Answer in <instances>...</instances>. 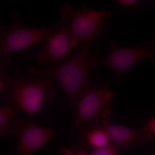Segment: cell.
Listing matches in <instances>:
<instances>
[{
    "label": "cell",
    "instance_id": "cell-1",
    "mask_svg": "<svg viewBox=\"0 0 155 155\" xmlns=\"http://www.w3.org/2000/svg\"><path fill=\"white\" fill-rule=\"evenodd\" d=\"M90 48L87 46L80 49L67 61L53 67L44 69L30 67L26 71L29 75L46 76L58 82L68 97L72 115L78 100L92 85L89 79L90 71L97 68L100 58L90 57Z\"/></svg>",
    "mask_w": 155,
    "mask_h": 155
},
{
    "label": "cell",
    "instance_id": "cell-2",
    "mask_svg": "<svg viewBox=\"0 0 155 155\" xmlns=\"http://www.w3.org/2000/svg\"><path fill=\"white\" fill-rule=\"evenodd\" d=\"M52 78L23 73L14 67L11 84L1 97L2 104L18 107L30 116L41 113L43 106L52 101L55 94Z\"/></svg>",
    "mask_w": 155,
    "mask_h": 155
},
{
    "label": "cell",
    "instance_id": "cell-3",
    "mask_svg": "<svg viewBox=\"0 0 155 155\" xmlns=\"http://www.w3.org/2000/svg\"><path fill=\"white\" fill-rule=\"evenodd\" d=\"M59 13L63 26L70 31L80 49L91 46L100 38L112 16L110 11H97L84 5L74 8L68 2L60 5Z\"/></svg>",
    "mask_w": 155,
    "mask_h": 155
},
{
    "label": "cell",
    "instance_id": "cell-4",
    "mask_svg": "<svg viewBox=\"0 0 155 155\" xmlns=\"http://www.w3.org/2000/svg\"><path fill=\"white\" fill-rule=\"evenodd\" d=\"M110 87L108 83L92 84L79 98L72 115L71 131L91 124L108 123L114 97Z\"/></svg>",
    "mask_w": 155,
    "mask_h": 155
},
{
    "label": "cell",
    "instance_id": "cell-5",
    "mask_svg": "<svg viewBox=\"0 0 155 155\" xmlns=\"http://www.w3.org/2000/svg\"><path fill=\"white\" fill-rule=\"evenodd\" d=\"M11 23L0 26V56H8L46 41L63 25L60 19L54 25L41 27H28L22 24L19 13H10Z\"/></svg>",
    "mask_w": 155,
    "mask_h": 155
},
{
    "label": "cell",
    "instance_id": "cell-6",
    "mask_svg": "<svg viewBox=\"0 0 155 155\" xmlns=\"http://www.w3.org/2000/svg\"><path fill=\"white\" fill-rule=\"evenodd\" d=\"M148 58L155 64V35L149 41L133 46L122 47L113 43L109 47L107 56L97 64V68L107 66L114 69L116 78L121 79L130 67L143 58Z\"/></svg>",
    "mask_w": 155,
    "mask_h": 155
},
{
    "label": "cell",
    "instance_id": "cell-7",
    "mask_svg": "<svg viewBox=\"0 0 155 155\" xmlns=\"http://www.w3.org/2000/svg\"><path fill=\"white\" fill-rule=\"evenodd\" d=\"M77 41L68 28L62 25L48 38L36 53V61L42 65L57 64L77 47Z\"/></svg>",
    "mask_w": 155,
    "mask_h": 155
},
{
    "label": "cell",
    "instance_id": "cell-8",
    "mask_svg": "<svg viewBox=\"0 0 155 155\" xmlns=\"http://www.w3.org/2000/svg\"><path fill=\"white\" fill-rule=\"evenodd\" d=\"M52 127L39 126L30 122L19 134L18 144L11 155H31L40 148L57 133Z\"/></svg>",
    "mask_w": 155,
    "mask_h": 155
},
{
    "label": "cell",
    "instance_id": "cell-9",
    "mask_svg": "<svg viewBox=\"0 0 155 155\" xmlns=\"http://www.w3.org/2000/svg\"><path fill=\"white\" fill-rule=\"evenodd\" d=\"M107 131L111 144L120 150L143 145L155 136L143 128L134 129L121 125L101 124Z\"/></svg>",
    "mask_w": 155,
    "mask_h": 155
},
{
    "label": "cell",
    "instance_id": "cell-10",
    "mask_svg": "<svg viewBox=\"0 0 155 155\" xmlns=\"http://www.w3.org/2000/svg\"><path fill=\"white\" fill-rule=\"evenodd\" d=\"M79 144L86 149H97L111 144L107 131L101 124L84 126L78 134Z\"/></svg>",
    "mask_w": 155,
    "mask_h": 155
},
{
    "label": "cell",
    "instance_id": "cell-11",
    "mask_svg": "<svg viewBox=\"0 0 155 155\" xmlns=\"http://www.w3.org/2000/svg\"><path fill=\"white\" fill-rule=\"evenodd\" d=\"M31 120L22 119H17L11 120L5 127L0 128V136L1 137L8 135H17L26 126Z\"/></svg>",
    "mask_w": 155,
    "mask_h": 155
},
{
    "label": "cell",
    "instance_id": "cell-12",
    "mask_svg": "<svg viewBox=\"0 0 155 155\" xmlns=\"http://www.w3.org/2000/svg\"><path fill=\"white\" fill-rule=\"evenodd\" d=\"M21 110L18 107L11 105L3 104L0 107V128L8 125L13 117Z\"/></svg>",
    "mask_w": 155,
    "mask_h": 155
},
{
    "label": "cell",
    "instance_id": "cell-13",
    "mask_svg": "<svg viewBox=\"0 0 155 155\" xmlns=\"http://www.w3.org/2000/svg\"><path fill=\"white\" fill-rule=\"evenodd\" d=\"M8 66L0 67V93L7 92L11 82L12 75H9Z\"/></svg>",
    "mask_w": 155,
    "mask_h": 155
},
{
    "label": "cell",
    "instance_id": "cell-14",
    "mask_svg": "<svg viewBox=\"0 0 155 155\" xmlns=\"http://www.w3.org/2000/svg\"><path fill=\"white\" fill-rule=\"evenodd\" d=\"M60 151L63 155H90L89 151L79 144L72 145L68 148H61Z\"/></svg>",
    "mask_w": 155,
    "mask_h": 155
},
{
    "label": "cell",
    "instance_id": "cell-15",
    "mask_svg": "<svg viewBox=\"0 0 155 155\" xmlns=\"http://www.w3.org/2000/svg\"><path fill=\"white\" fill-rule=\"evenodd\" d=\"M119 149L110 144L103 147L89 151L90 155H118Z\"/></svg>",
    "mask_w": 155,
    "mask_h": 155
},
{
    "label": "cell",
    "instance_id": "cell-16",
    "mask_svg": "<svg viewBox=\"0 0 155 155\" xmlns=\"http://www.w3.org/2000/svg\"><path fill=\"white\" fill-rule=\"evenodd\" d=\"M142 128L152 134L155 137V116L143 122Z\"/></svg>",
    "mask_w": 155,
    "mask_h": 155
},
{
    "label": "cell",
    "instance_id": "cell-17",
    "mask_svg": "<svg viewBox=\"0 0 155 155\" xmlns=\"http://www.w3.org/2000/svg\"><path fill=\"white\" fill-rule=\"evenodd\" d=\"M118 2L122 5H133L134 3L136 2V1H117Z\"/></svg>",
    "mask_w": 155,
    "mask_h": 155
}]
</instances>
